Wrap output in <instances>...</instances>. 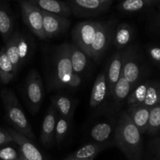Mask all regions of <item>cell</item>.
<instances>
[{
    "mask_svg": "<svg viewBox=\"0 0 160 160\" xmlns=\"http://www.w3.org/2000/svg\"><path fill=\"white\" fill-rule=\"evenodd\" d=\"M81 82H82V78H81V75L73 73L70 78L68 84H67V88H77L81 86Z\"/></svg>",
    "mask_w": 160,
    "mask_h": 160,
    "instance_id": "e575fe53",
    "label": "cell"
},
{
    "mask_svg": "<svg viewBox=\"0 0 160 160\" xmlns=\"http://www.w3.org/2000/svg\"><path fill=\"white\" fill-rule=\"evenodd\" d=\"M8 145L0 147V160H20L23 157L19 147L16 148Z\"/></svg>",
    "mask_w": 160,
    "mask_h": 160,
    "instance_id": "1f68e13d",
    "label": "cell"
},
{
    "mask_svg": "<svg viewBox=\"0 0 160 160\" xmlns=\"http://www.w3.org/2000/svg\"><path fill=\"white\" fill-rule=\"evenodd\" d=\"M160 102V83L150 81L142 106L152 108Z\"/></svg>",
    "mask_w": 160,
    "mask_h": 160,
    "instance_id": "f1b7e54d",
    "label": "cell"
},
{
    "mask_svg": "<svg viewBox=\"0 0 160 160\" xmlns=\"http://www.w3.org/2000/svg\"><path fill=\"white\" fill-rule=\"evenodd\" d=\"M114 144L128 160H142L144 145L142 133L133 123L127 111L120 113L115 124Z\"/></svg>",
    "mask_w": 160,
    "mask_h": 160,
    "instance_id": "6da1fadb",
    "label": "cell"
},
{
    "mask_svg": "<svg viewBox=\"0 0 160 160\" xmlns=\"http://www.w3.org/2000/svg\"><path fill=\"white\" fill-rule=\"evenodd\" d=\"M14 23L10 10L7 6L0 1V34L5 42L13 33Z\"/></svg>",
    "mask_w": 160,
    "mask_h": 160,
    "instance_id": "44dd1931",
    "label": "cell"
},
{
    "mask_svg": "<svg viewBox=\"0 0 160 160\" xmlns=\"http://www.w3.org/2000/svg\"><path fill=\"white\" fill-rule=\"evenodd\" d=\"M122 71V52L117 51L111 58L106 70L108 97H112L116 84L120 78Z\"/></svg>",
    "mask_w": 160,
    "mask_h": 160,
    "instance_id": "5bb4252c",
    "label": "cell"
},
{
    "mask_svg": "<svg viewBox=\"0 0 160 160\" xmlns=\"http://www.w3.org/2000/svg\"><path fill=\"white\" fill-rule=\"evenodd\" d=\"M40 8L42 11L68 17L72 13L71 9L65 2L60 0H28Z\"/></svg>",
    "mask_w": 160,
    "mask_h": 160,
    "instance_id": "e0dca14e",
    "label": "cell"
},
{
    "mask_svg": "<svg viewBox=\"0 0 160 160\" xmlns=\"http://www.w3.org/2000/svg\"><path fill=\"white\" fill-rule=\"evenodd\" d=\"M7 130L12 136L13 142L18 145L23 157L27 160H48L31 139L20 134L13 128H8Z\"/></svg>",
    "mask_w": 160,
    "mask_h": 160,
    "instance_id": "30bf717a",
    "label": "cell"
},
{
    "mask_svg": "<svg viewBox=\"0 0 160 160\" xmlns=\"http://www.w3.org/2000/svg\"><path fill=\"white\" fill-rule=\"evenodd\" d=\"M70 23V20L67 17L43 11V29L45 39L56 37L65 32Z\"/></svg>",
    "mask_w": 160,
    "mask_h": 160,
    "instance_id": "8fae6325",
    "label": "cell"
},
{
    "mask_svg": "<svg viewBox=\"0 0 160 160\" xmlns=\"http://www.w3.org/2000/svg\"><path fill=\"white\" fill-rule=\"evenodd\" d=\"M10 143H13V140L8 130L0 128V147Z\"/></svg>",
    "mask_w": 160,
    "mask_h": 160,
    "instance_id": "836d02e7",
    "label": "cell"
},
{
    "mask_svg": "<svg viewBox=\"0 0 160 160\" xmlns=\"http://www.w3.org/2000/svg\"><path fill=\"white\" fill-rule=\"evenodd\" d=\"M150 109L151 108L140 105V106H129L127 110L133 123L142 134L146 133L148 128Z\"/></svg>",
    "mask_w": 160,
    "mask_h": 160,
    "instance_id": "ac0fdd59",
    "label": "cell"
},
{
    "mask_svg": "<svg viewBox=\"0 0 160 160\" xmlns=\"http://www.w3.org/2000/svg\"><path fill=\"white\" fill-rule=\"evenodd\" d=\"M57 117V111L51 105L44 117L40 134L41 143L46 148H51L55 142V131Z\"/></svg>",
    "mask_w": 160,
    "mask_h": 160,
    "instance_id": "7c38bea8",
    "label": "cell"
},
{
    "mask_svg": "<svg viewBox=\"0 0 160 160\" xmlns=\"http://www.w3.org/2000/svg\"><path fill=\"white\" fill-rule=\"evenodd\" d=\"M116 123L112 122H99L92 128L90 137L98 143H114V131Z\"/></svg>",
    "mask_w": 160,
    "mask_h": 160,
    "instance_id": "2e32d148",
    "label": "cell"
},
{
    "mask_svg": "<svg viewBox=\"0 0 160 160\" xmlns=\"http://www.w3.org/2000/svg\"><path fill=\"white\" fill-rule=\"evenodd\" d=\"M121 74L134 87L140 79V65L136 51L133 47H128L122 52Z\"/></svg>",
    "mask_w": 160,
    "mask_h": 160,
    "instance_id": "9c48e42d",
    "label": "cell"
},
{
    "mask_svg": "<svg viewBox=\"0 0 160 160\" xmlns=\"http://www.w3.org/2000/svg\"><path fill=\"white\" fill-rule=\"evenodd\" d=\"M157 1L159 0H123L120 3L119 9L123 12H138Z\"/></svg>",
    "mask_w": 160,
    "mask_h": 160,
    "instance_id": "83f0119b",
    "label": "cell"
},
{
    "mask_svg": "<svg viewBox=\"0 0 160 160\" xmlns=\"http://www.w3.org/2000/svg\"><path fill=\"white\" fill-rule=\"evenodd\" d=\"M20 6L25 25L38 38L45 39L43 29V11L28 0H20Z\"/></svg>",
    "mask_w": 160,
    "mask_h": 160,
    "instance_id": "8992f818",
    "label": "cell"
},
{
    "mask_svg": "<svg viewBox=\"0 0 160 160\" xmlns=\"http://www.w3.org/2000/svg\"><path fill=\"white\" fill-rule=\"evenodd\" d=\"M44 87L38 72L32 70L29 72L24 87V95L28 109L32 114L38 112L44 100Z\"/></svg>",
    "mask_w": 160,
    "mask_h": 160,
    "instance_id": "277c9868",
    "label": "cell"
},
{
    "mask_svg": "<svg viewBox=\"0 0 160 160\" xmlns=\"http://www.w3.org/2000/svg\"><path fill=\"white\" fill-rule=\"evenodd\" d=\"M51 102L59 115L72 120L75 109V103L72 98L63 95H57L52 97Z\"/></svg>",
    "mask_w": 160,
    "mask_h": 160,
    "instance_id": "ffe728a7",
    "label": "cell"
},
{
    "mask_svg": "<svg viewBox=\"0 0 160 160\" xmlns=\"http://www.w3.org/2000/svg\"><path fill=\"white\" fill-rule=\"evenodd\" d=\"M148 54L153 60L160 62V48L159 47H152L148 48Z\"/></svg>",
    "mask_w": 160,
    "mask_h": 160,
    "instance_id": "d590c367",
    "label": "cell"
},
{
    "mask_svg": "<svg viewBox=\"0 0 160 160\" xmlns=\"http://www.w3.org/2000/svg\"><path fill=\"white\" fill-rule=\"evenodd\" d=\"M160 132V102L150 109L149 121L147 132L149 134H156Z\"/></svg>",
    "mask_w": 160,
    "mask_h": 160,
    "instance_id": "4dcf8cb0",
    "label": "cell"
},
{
    "mask_svg": "<svg viewBox=\"0 0 160 160\" xmlns=\"http://www.w3.org/2000/svg\"><path fill=\"white\" fill-rule=\"evenodd\" d=\"M73 73L70 56V44L63 43L56 48L53 55L48 86L52 90L67 88Z\"/></svg>",
    "mask_w": 160,
    "mask_h": 160,
    "instance_id": "7a4b0ae2",
    "label": "cell"
},
{
    "mask_svg": "<svg viewBox=\"0 0 160 160\" xmlns=\"http://www.w3.org/2000/svg\"><path fill=\"white\" fill-rule=\"evenodd\" d=\"M1 96L6 119L9 124L20 134L29 138L31 140H35V135L31 123L23 112L20 102L15 94L9 89H3L1 92Z\"/></svg>",
    "mask_w": 160,
    "mask_h": 160,
    "instance_id": "3957f363",
    "label": "cell"
},
{
    "mask_svg": "<svg viewBox=\"0 0 160 160\" xmlns=\"http://www.w3.org/2000/svg\"><path fill=\"white\" fill-rule=\"evenodd\" d=\"M20 31H13L12 35L6 42V45H5L4 47L5 52H6L7 57L9 58V59L13 65L14 69H15L17 73H18L19 70L21 67L18 52V40L19 37H20Z\"/></svg>",
    "mask_w": 160,
    "mask_h": 160,
    "instance_id": "7402d4cb",
    "label": "cell"
},
{
    "mask_svg": "<svg viewBox=\"0 0 160 160\" xmlns=\"http://www.w3.org/2000/svg\"><path fill=\"white\" fill-rule=\"evenodd\" d=\"M114 23L109 20L99 22L96 30L95 38L91 46V59L95 62H98L109 48V45L113 39Z\"/></svg>",
    "mask_w": 160,
    "mask_h": 160,
    "instance_id": "5b68a950",
    "label": "cell"
},
{
    "mask_svg": "<svg viewBox=\"0 0 160 160\" xmlns=\"http://www.w3.org/2000/svg\"><path fill=\"white\" fill-rule=\"evenodd\" d=\"M70 56L73 73L82 76L89 65V56L74 43L70 44Z\"/></svg>",
    "mask_w": 160,
    "mask_h": 160,
    "instance_id": "d6986e66",
    "label": "cell"
},
{
    "mask_svg": "<svg viewBox=\"0 0 160 160\" xmlns=\"http://www.w3.org/2000/svg\"><path fill=\"white\" fill-rule=\"evenodd\" d=\"M114 145V143H98L93 142L81 147L68 155L63 160H94L102 151Z\"/></svg>",
    "mask_w": 160,
    "mask_h": 160,
    "instance_id": "4fadbf2b",
    "label": "cell"
},
{
    "mask_svg": "<svg viewBox=\"0 0 160 160\" xmlns=\"http://www.w3.org/2000/svg\"><path fill=\"white\" fill-rule=\"evenodd\" d=\"M100 21L85 20L78 23L72 31L73 43L91 58V46Z\"/></svg>",
    "mask_w": 160,
    "mask_h": 160,
    "instance_id": "52a82bcc",
    "label": "cell"
},
{
    "mask_svg": "<svg viewBox=\"0 0 160 160\" xmlns=\"http://www.w3.org/2000/svg\"><path fill=\"white\" fill-rule=\"evenodd\" d=\"M108 97V87L106 72L98 73L94 83L90 96V107L96 108L99 106Z\"/></svg>",
    "mask_w": 160,
    "mask_h": 160,
    "instance_id": "9a60e30c",
    "label": "cell"
},
{
    "mask_svg": "<svg viewBox=\"0 0 160 160\" xmlns=\"http://www.w3.org/2000/svg\"><path fill=\"white\" fill-rule=\"evenodd\" d=\"M134 88V86L131 84L123 75H120V78L116 84L112 92V97L113 98L114 103L118 106L128 98Z\"/></svg>",
    "mask_w": 160,
    "mask_h": 160,
    "instance_id": "cb8c5ba5",
    "label": "cell"
},
{
    "mask_svg": "<svg viewBox=\"0 0 160 160\" xmlns=\"http://www.w3.org/2000/svg\"><path fill=\"white\" fill-rule=\"evenodd\" d=\"M151 148V159L150 160H160V139L153 141L150 145Z\"/></svg>",
    "mask_w": 160,
    "mask_h": 160,
    "instance_id": "d6a6232c",
    "label": "cell"
},
{
    "mask_svg": "<svg viewBox=\"0 0 160 160\" xmlns=\"http://www.w3.org/2000/svg\"><path fill=\"white\" fill-rule=\"evenodd\" d=\"M149 83V81H145V82L138 85L137 87L134 88V89L131 92L128 98H127L128 107L129 106H140L143 103L145 96H146Z\"/></svg>",
    "mask_w": 160,
    "mask_h": 160,
    "instance_id": "484cf974",
    "label": "cell"
},
{
    "mask_svg": "<svg viewBox=\"0 0 160 160\" xmlns=\"http://www.w3.org/2000/svg\"><path fill=\"white\" fill-rule=\"evenodd\" d=\"M31 50L32 49H31L30 39L28 38V36L20 32L18 40V52L21 67L29 59L30 56L31 55Z\"/></svg>",
    "mask_w": 160,
    "mask_h": 160,
    "instance_id": "f546056e",
    "label": "cell"
},
{
    "mask_svg": "<svg viewBox=\"0 0 160 160\" xmlns=\"http://www.w3.org/2000/svg\"><path fill=\"white\" fill-rule=\"evenodd\" d=\"M71 120L70 119L58 114L55 131V142L58 145L62 144L68 134L71 125Z\"/></svg>",
    "mask_w": 160,
    "mask_h": 160,
    "instance_id": "4316f807",
    "label": "cell"
},
{
    "mask_svg": "<svg viewBox=\"0 0 160 160\" xmlns=\"http://www.w3.org/2000/svg\"><path fill=\"white\" fill-rule=\"evenodd\" d=\"M20 160H27L26 159H25V158L24 157H23V158H22V159H20Z\"/></svg>",
    "mask_w": 160,
    "mask_h": 160,
    "instance_id": "8d00e7d4",
    "label": "cell"
},
{
    "mask_svg": "<svg viewBox=\"0 0 160 160\" xmlns=\"http://www.w3.org/2000/svg\"><path fill=\"white\" fill-rule=\"evenodd\" d=\"M134 37V30L130 24L123 23L119 25L114 31L113 43L116 47L122 48L126 47Z\"/></svg>",
    "mask_w": 160,
    "mask_h": 160,
    "instance_id": "603a6c76",
    "label": "cell"
},
{
    "mask_svg": "<svg viewBox=\"0 0 160 160\" xmlns=\"http://www.w3.org/2000/svg\"><path fill=\"white\" fill-rule=\"evenodd\" d=\"M17 73L3 47L0 51V82L3 84H9L13 80Z\"/></svg>",
    "mask_w": 160,
    "mask_h": 160,
    "instance_id": "d4e9b609",
    "label": "cell"
},
{
    "mask_svg": "<svg viewBox=\"0 0 160 160\" xmlns=\"http://www.w3.org/2000/svg\"><path fill=\"white\" fill-rule=\"evenodd\" d=\"M112 0H67L72 13L78 17H93L109 9Z\"/></svg>",
    "mask_w": 160,
    "mask_h": 160,
    "instance_id": "ba28073f",
    "label": "cell"
}]
</instances>
